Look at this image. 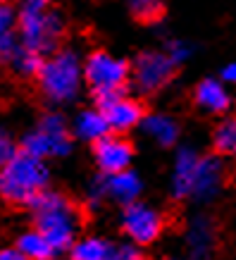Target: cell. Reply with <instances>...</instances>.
Listing matches in <instances>:
<instances>
[{"label":"cell","instance_id":"cell-1","mask_svg":"<svg viewBox=\"0 0 236 260\" xmlns=\"http://www.w3.org/2000/svg\"><path fill=\"white\" fill-rule=\"evenodd\" d=\"M26 208L31 210L33 227L46 234L48 241L53 244V248L57 253L70 251L79 232V224H81V213H79L77 205L72 203L64 193L46 189L41 191Z\"/></svg>","mask_w":236,"mask_h":260},{"label":"cell","instance_id":"cell-2","mask_svg":"<svg viewBox=\"0 0 236 260\" xmlns=\"http://www.w3.org/2000/svg\"><path fill=\"white\" fill-rule=\"evenodd\" d=\"M50 184V170L46 160L26 150L17 153L0 170V201L8 205H29Z\"/></svg>","mask_w":236,"mask_h":260},{"label":"cell","instance_id":"cell-3","mask_svg":"<svg viewBox=\"0 0 236 260\" xmlns=\"http://www.w3.org/2000/svg\"><path fill=\"white\" fill-rule=\"evenodd\" d=\"M17 31H19L22 46L46 55L57 48L64 24L62 17L48 8L46 0H24L17 12Z\"/></svg>","mask_w":236,"mask_h":260},{"label":"cell","instance_id":"cell-4","mask_svg":"<svg viewBox=\"0 0 236 260\" xmlns=\"http://www.w3.org/2000/svg\"><path fill=\"white\" fill-rule=\"evenodd\" d=\"M39 88L50 103L64 105L79 95L84 81V64L74 50H55L53 55L43 60L39 72Z\"/></svg>","mask_w":236,"mask_h":260},{"label":"cell","instance_id":"cell-5","mask_svg":"<svg viewBox=\"0 0 236 260\" xmlns=\"http://www.w3.org/2000/svg\"><path fill=\"white\" fill-rule=\"evenodd\" d=\"M19 148L31 153L36 158H62L72 150V139H70V126L64 122L62 115L50 112L39 122V126L24 134Z\"/></svg>","mask_w":236,"mask_h":260},{"label":"cell","instance_id":"cell-6","mask_svg":"<svg viewBox=\"0 0 236 260\" xmlns=\"http://www.w3.org/2000/svg\"><path fill=\"white\" fill-rule=\"evenodd\" d=\"M126 77H129V67H126L124 60H117L105 50L91 53L86 57V62H84V81L91 86V91L124 88Z\"/></svg>","mask_w":236,"mask_h":260},{"label":"cell","instance_id":"cell-7","mask_svg":"<svg viewBox=\"0 0 236 260\" xmlns=\"http://www.w3.org/2000/svg\"><path fill=\"white\" fill-rule=\"evenodd\" d=\"M174 67H177V62L170 55H165V53H143L134 64L136 84L143 91L153 93V91L162 88L167 81L172 79Z\"/></svg>","mask_w":236,"mask_h":260},{"label":"cell","instance_id":"cell-8","mask_svg":"<svg viewBox=\"0 0 236 260\" xmlns=\"http://www.w3.org/2000/svg\"><path fill=\"white\" fill-rule=\"evenodd\" d=\"M124 232L134 239L136 244H150L160 237L162 232V220L155 210L146 205L131 203L124 210Z\"/></svg>","mask_w":236,"mask_h":260},{"label":"cell","instance_id":"cell-9","mask_svg":"<svg viewBox=\"0 0 236 260\" xmlns=\"http://www.w3.org/2000/svg\"><path fill=\"white\" fill-rule=\"evenodd\" d=\"M93 155L103 172L115 174L129 167V162H131V146L124 139H119V136L108 134L93 143Z\"/></svg>","mask_w":236,"mask_h":260},{"label":"cell","instance_id":"cell-10","mask_svg":"<svg viewBox=\"0 0 236 260\" xmlns=\"http://www.w3.org/2000/svg\"><path fill=\"white\" fill-rule=\"evenodd\" d=\"M72 260H129L131 255H136L134 248H112L108 241L103 239H81L74 241L70 248Z\"/></svg>","mask_w":236,"mask_h":260},{"label":"cell","instance_id":"cell-11","mask_svg":"<svg viewBox=\"0 0 236 260\" xmlns=\"http://www.w3.org/2000/svg\"><path fill=\"white\" fill-rule=\"evenodd\" d=\"M105 117L110 122V129L112 132H126L136 126L139 122H143V105L141 103L131 101V98H117L112 103L110 108H105Z\"/></svg>","mask_w":236,"mask_h":260},{"label":"cell","instance_id":"cell-12","mask_svg":"<svg viewBox=\"0 0 236 260\" xmlns=\"http://www.w3.org/2000/svg\"><path fill=\"white\" fill-rule=\"evenodd\" d=\"M72 132L79 139H84V141L95 143L98 139L108 136L110 122H108V117H105V112L100 108H95V110H81L77 115V119H74V124H72Z\"/></svg>","mask_w":236,"mask_h":260},{"label":"cell","instance_id":"cell-13","mask_svg":"<svg viewBox=\"0 0 236 260\" xmlns=\"http://www.w3.org/2000/svg\"><path fill=\"white\" fill-rule=\"evenodd\" d=\"M15 246L26 255V258H31V260H50L57 253L55 248H53V244L48 241L46 234L36 227L22 232V234L17 237Z\"/></svg>","mask_w":236,"mask_h":260},{"label":"cell","instance_id":"cell-14","mask_svg":"<svg viewBox=\"0 0 236 260\" xmlns=\"http://www.w3.org/2000/svg\"><path fill=\"white\" fill-rule=\"evenodd\" d=\"M196 103L210 112H224L231 101H229V93L224 91L220 81L205 79L196 86Z\"/></svg>","mask_w":236,"mask_h":260},{"label":"cell","instance_id":"cell-15","mask_svg":"<svg viewBox=\"0 0 236 260\" xmlns=\"http://www.w3.org/2000/svg\"><path fill=\"white\" fill-rule=\"evenodd\" d=\"M103 189H108V193H112L115 198L124 201V203H131L139 196V191H141V181H139L136 174L122 170V172L110 174L105 179V184H103Z\"/></svg>","mask_w":236,"mask_h":260},{"label":"cell","instance_id":"cell-16","mask_svg":"<svg viewBox=\"0 0 236 260\" xmlns=\"http://www.w3.org/2000/svg\"><path fill=\"white\" fill-rule=\"evenodd\" d=\"M200 160L191 153V150H181L179 160H177V177H174V186H177V196H186L193 193V184H196V172Z\"/></svg>","mask_w":236,"mask_h":260},{"label":"cell","instance_id":"cell-17","mask_svg":"<svg viewBox=\"0 0 236 260\" xmlns=\"http://www.w3.org/2000/svg\"><path fill=\"white\" fill-rule=\"evenodd\" d=\"M15 26H17V12L3 3L0 5V57H8L10 60V55L22 43L15 36Z\"/></svg>","mask_w":236,"mask_h":260},{"label":"cell","instance_id":"cell-18","mask_svg":"<svg viewBox=\"0 0 236 260\" xmlns=\"http://www.w3.org/2000/svg\"><path fill=\"white\" fill-rule=\"evenodd\" d=\"M10 64L19 77H39L41 67H43V53L31 50L26 46H17V50L10 55Z\"/></svg>","mask_w":236,"mask_h":260},{"label":"cell","instance_id":"cell-19","mask_svg":"<svg viewBox=\"0 0 236 260\" xmlns=\"http://www.w3.org/2000/svg\"><path fill=\"white\" fill-rule=\"evenodd\" d=\"M143 126H146V132H148L153 139L162 143V146H172L177 141V134H179V129L174 124L170 117L165 115H148V117H143Z\"/></svg>","mask_w":236,"mask_h":260},{"label":"cell","instance_id":"cell-20","mask_svg":"<svg viewBox=\"0 0 236 260\" xmlns=\"http://www.w3.org/2000/svg\"><path fill=\"white\" fill-rule=\"evenodd\" d=\"M217 174H220L217 160H200L196 172V184H193V193L208 196L215 189V184H217Z\"/></svg>","mask_w":236,"mask_h":260},{"label":"cell","instance_id":"cell-21","mask_svg":"<svg viewBox=\"0 0 236 260\" xmlns=\"http://www.w3.org/2000/svg\"><path fill=\"white\" fill-rule=\"evenodd\" d=\"M215 150L222 155H236V117L224 119L215 132Z\"/></svg>","mask_w":236,"mask_h":260},{"label":"cell","instance_id":"cell-22","mask_svg":"<svg viewBox=\"0 0 236 260\" xmlns=\"http://www.w3.org/2000/svg\"><path fill=\"white\" fill-rule=\"evenodd\" d=\"M129 8L141 22H157L162 17V0H129Z\"/></svg>","mask_w":236,"mask_h":260},{"label":"cell","instance_id":"cell-23","mask_svg":"<svg viewBox=\"0 0 236 260\" xmlns=\"http://www.w3.org/2000/svg\"><path fill=\"white\" fill-rule=\"evenodd\" d=\"M15 153H17V146H15V141H12V136H10L5 129H0V170L5 167V162H8Z\"/></svg>","mask_w":236,"mask_h":260},{"label":"cell","instance_id":"cell-24","mask_svg":"<svg viewBox=\"0 0 236 260\" xmlns=\"http://www.w3.org/2000/svg\"><path fill=\"white\" fill-rule=\"evenodd\" d=\"M167 55L172 57L174 62H181L184 57L189 55V48L184 46V43H179V41H172V43H170V48H167Z\"/></svg>","mask_w":236,"mask_h":260},{"label":"cell","instance_id":"cell-25","mask_svg":"<svg viewBox=\"0 0 236 260\" xmlns=\"http://www.w3.org/2000/svg\"><path fill=\"white\" fill-rule=\"evenodd\" d=\"M0 260H31V258H26L17 246H5V248H0Z\"/></svg>","mask_w":236,"mask_h":260},{"label":"cell","instance_id":"cell-26","mask_svg":"<svg viewBox=\"0 0 236 260\" xmlns=\"http://www.w3.org/2000/svg\"><path fill=\"white\" fill-rule=\"evenodd\" d=\"M222 77H224L227 81H234V84H236V62H234V64H229V67H224Z\"/></svg>","mask_w":236,"mask_h":260},{"label":"cell","instance_id":"cell-27","mask_svg":"<svg viewBox=\"0 0 236 260\" xmlns=\"http://www.w3.org/2000/svg\"><path fill=\"white\" fill-rule=\"evenodd\" d=\"M129 260H146V258H141V255H131Z\"/></svg>","mask_w":236,"mask_h":260},{"label":"cell","instance_id":"cell-28","mask_svg":"<svg viewBox=\"0 0 236 260\" xmlns=\"http://www.w3.org/2000/svg\"><path fill=\"white\" fill-rule=\"evenodd\" d=\"M46 3H53V0H46Z\"/></svg>","mask_w":236,"mask_h":260},{"label":"cell","instance_id":"cell-29","mask_svg":"<svg viewBox=\"0 0 236 260\" xmlns=\"http://www.w3.org/2000/svg\"><path fill=\"white\" fill-rule=\"evenodd\" d=\"M0 5H3V0H0Z\"/></svg>","mask_w":236,"mask_h":260},{"label":"cell","instance_id":"cell-30","mask_svg":"<svg viewBox=\"0 0 236 260\" xmlns=\"http://www.w3.org/2000/svg\"><path fill=\"white\" fill-rule=\"evenodd\" d=\"M50 260H55V258H50Z\"/></svg>","mask_w":236,"mask_h":260}]
</instances>
